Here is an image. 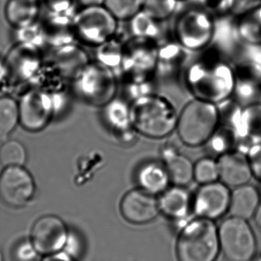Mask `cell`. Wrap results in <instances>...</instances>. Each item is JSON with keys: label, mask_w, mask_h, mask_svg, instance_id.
Listing matches in <instances>:
<instances>
[{"label": "cell", "mask_w": 261, "mask_h": 261, "mask_svg": "<svg viewBox=\"0 0 261 261\" xmlns=\"http://www.w3.org/2000/svg\"><path fill=\"white\" fill-rule=\"evenodd\" d=\"M260 202V192L254 186H240L231 191L228 213L234 217L248 220L254 217Z\"/></svg>", "instance_id": "obj_22"}, {"label": "cell", "mask_w": 261, "mask_h": 261, "mask_svg": "<svg viewBox=\"0 0 261 261\" xmlns=\"http://www.w3.org/2000/svg\"><path fill=\"white\" fill-rule=\"evenodd\" d=\"M42 261H75L64 253H55L49 254Z\"/></svg>", "instance_id": "obj_40"}, {"label": "cell", "mask_w": 261, "mask_h": 261, "mask_svg": "<svg viewBox=\"0 0 261 261\" xmlns=\"http://www.w3.org/2000/svg\"><path fill=\"white\" fill-rule=\"evenodd\" d=\"M220 251L228 261H251L257 251V239L248 220L231 217L219 228Z\"/></svg>", "instance_id": "obj_5"}, {"label": "cell", "mask_w": 261, "mask_h": 261, "mask_svg": "<svg viewBox=\"0 0 261 261\" xmlns=\"http://www.w3.org/2000/svg\"><path fill=\"white\" fill-rule=\"evenodd\" d=\"M206 144L209 150L219 156L238 150L239 138L234 128L229 125L220 124Z\"/></svg>", "instance_id": "obj_28"}, {"label": "cell", "mask_w": 261, "mask_h": 261, "mask_svg": "<svg viewBox=\"0 0 261 261\" xmlns=\"http://www.w3.org/2000/svg\"><path fill=\"white\" fill-rule=\"evenodd\" d=\"M124 44L112 38L101 45L100 59L107 67H120L124 55Z\"/></svg>", "instance_id": "obj_33"}, {"label": "cell", "mask_w": 261, "mask_h": 261, "mask_svg": "<svg viewBox=\"0 0 261 261\" xmlns=\"http://www.w3.org/2000/svg\"><path fill=\"white\" fill-rule=\"evenodd\" d=\"M160 153L161 160L168 170L172 185L187 187L194 180V164L176 144H164Z\"/></svg>", "instance_id": "obj_16"}, {"label": "cell", "mask_w": 261, "mask_h": 261, "mask_svg": "<svg viewBox=\"0 0 261 261\" xmlns=\"http://www.w3.org/2000/svg\"><path fill=\"white\" fill-rule=\"evenodd\" d=\"M231 189L221 182L200 185L193 196V210L199 218L216 220L229 210Z\"/></svg>", "instance_id": "obj_9"}, {"label": "cell", "mask_w": 261, "mask_h": 261, "mask_svg": "<svg viewBox=\"0 0 261 261\" xmlns=\"http://www.w3.org/2000/svg\"><path fill=\"white\" fill-rule=\"evenodd\" d=\"M260 260H261V257H260Z\"/></svg>", "instance_id": "obj_47"}, {"label": "cell", "mask_w": 261, "mask_h": 261, "mask_svg": "<svg viewBox=\"0 0 261 261\" xmlns=\"http://www.w3.org/2000/svg\"><path fill=\"white\" fill-rule=\"evenodd\" d=\"M144 0H104V6L117 20L130 19L142 10Z\"/></svg>", "instance_id": "obj_31"}, {"label": "cell", "mask_w": 261, "mask_h": 261, "mask_svg": "<svg viewBox=\"0 0 261 261\" xmlns=\"http://www.w3.org/2000/svg\"><path fill=\"white\" fill-rule=\"evenodd\" d=\"M67 240V228L57 216H43L32 227L31 242L39 254L49 255L58 252Z\"/></svg>", "instance_id": "obj_11"}, {"label": "cell", "mask_w": 261, "mask_h": 261, "mask_svg": "<svg viewBox=\"0 0 261 261\" xmlns=\"http://www.w3.org/2000/svg\"><path fill=\"white\" fill-rule=\"evenodd\" d=\"M195 55L176 41L159 44L156 70L157 81H182L184 71Z\"/></svg>", "instance_id": "obj_12"}, {"label": "cell", "mask_w": 261, "mask_h": 261, "mask_svg": "<svg viewBox=\"0 0 261 261\" xmlns=\"http://www.w3.org/2000/svg\"><path fill=\"white\" fill-rule=\"evenodd\" d=\"M220 251L219 228L212 220L198 217L179 233L176 245L179 261H216Z\"/></svg>", "instance_id": "obj_4"}, {"label": "cell", "mask_w": 261, "mask_h": 261, "mask_svg": "<svg viewBox=\"0 0 261 261\" xmlns=\"http://www.w3.org/2000/svg\"><path fill=\"white\" fill-rule=\"evenodd\" d=\"M220 124L218 105L193 98L179 113L176 132L182 144L199 147L207 144Z\"/></svg>", "instance_id": "obj_3"}, {"label": "cell", "mask_w": 261, "mask_h": 261, "mask_svg": "<svg viewBox=\"0 0 261 261\" xmlns=\"http://www.w3.org/2000/svg\"><path fill=\"white\" fill-rule=\"evenodd\" d=\"M219 181L230 189L250 184L252 173L246 153L234 150L220 155L217 158Z\"/></svg>", "instance_id": "obj_14"}, {"label": "cell", "mask_w": 261, "mask_h": 261, "mask_svg": "<svg viewBox=\"0 0 261 261\" xmlns=\"http://www.w3.org/2000/svg\"><path fill=\"white\" fill-rule=\"evenodd\" d=\"M84 7L88 6H102L104 5V0H78Z\"/></svg>", "instance_id": "obj_41"}, {"label": "cell", "mask_w": 261, "mask_h": 261, "mask_svg": "<svg viewBox=\"0 0 261 261\" xmlns=\"http://www.w3.org/2000/svg\"><path fill=\"white\" fill-rule=\"evenodd\" d=\"M5 74H6V70H5L4 66L2 64V63H0V82L4 77Z\"/></svg>", "instance_id": "obj_43"}, {"label": "cell", "mask_w": 261, "mask_h": 261, "mask_svg": "<svg viewBox=\"0 0 261 261\" xmlns=\"http://www.w3.org/2000/svg\"><path fill=\"white\" fill-rule=\"evenodd\" d=\"M130 29L133 38L148 40L156 42L161 35V29L158 20L140 10L130 19Z\"/></svg>", "instance_id": "obj_27"}, {"label": "cell", "mask_w": 261, "mask_h": 261, "mask_svg": "<svg viewBox=\"0 0 261 261\" xmlns=\"http://www.w3.org/2000/svg\"><path fill=\"white\" fill-rule=\"evenodd\" d=\"M49 105L42 96L32 93L23 98L19 116L23 126L29 130H39L49 119Z\"/></svg>", "instance_id": "obj_23"}, {"label": "cell", "mask_w": 261, "mask_h": 261, "mask_svg": "<svg viewBox=\"0 0 261 261\" xmlns=\"http://www.w3.org/2000/svg\"><path fill=\"white\" fill-rule=\"evenodd\" d=\"M254 221H255L256 225L261 230V202L256 211L255 214L254 216Z\"/></svg>", "instance_id": "obj_42"}, {"label": "cell", "mask_w": 261, "mask_h": 261, "mask_svg": "<svg viewBox=\"0 0 261 261\" xmlns=\"http://www.w3.org/2000/svg\"><path fill=\"white\" fill-rule=\"evenodd\" d=\"M0 261H3V255H2L1 251H0Z\"/></svg>", "instance_id": "obj_44"}, {"label": "cell", "mask_w": 261, "mask_h": 261, "mask_svg": "<svg viewBox=\"0 0 261 261\" xmlns=\"http://www.w3.org/2000/svg\"><path fill=\"white\" fill-rule=\"evenodd\" d=\"M106 117L116 138L124 144L134 142L138 133L132 123L130 102L113 99L107 104Z\"/></svg>", "instance_id": "obj_18"}, {"label": "cell", "mask_w": 261, "mask_h": 261, "mask_svg": "<svg viewBox=\"0 0 261 261\" xmlns=\"http://www.w3.org/2000/svg\"><path fill=\"white\" fill-rule=\"evenodd\" d=\"M38 13V0H9L5 9L8 22L17 29L36 22Z\"/></svg>", "instance_id": "obj_24"}, {"label": "cell", "mask_w": 261, "mask_h": 261, "mask_svg": "<svg viewBox=\"0 0 261 261\" xmlns=\"http://www.w3.org/2000/svg\"><path fill=\"white\" fill-rule=\"evenodd\" d=\"M44 3L52 13L64 14L72 7L73 0H44Z\"/></svg>", "instance_id": "obj_39"}, {"label": "cell", "mask_w": 261, "mask_h": 261, "mask_svg": "<svg viewBox=\"0 0 261 261\" xmlns=\"http://www.w3.org/2000/svg\"><path fill=\"white\" fill-rule=\"evenodd\" d=\"M26 149L18 141H8L0 147V163L4 167H21L26 162Z\"/></svg>", "instance_id": "obj_32"}, {"label": "cell", "mask_w": 261, "mask_h": 261, "mask_svg": "<svg viewBox=\"0 0 261 261\" xmlns=\"http://www.w3.org/2000/svg\"><path fill=\"white\" fill-rule=\"evenodd\" d=\"M234 0H198L203 7L218 12H231Z\"/></svg>", "instance_id": "obj_38"}, {"label": "cell", "mask_w": 261, "mask_h": 261, "mask_svg": "<svg viewBox=\"0 0 261 261\" xmlns=\"http://www.w3.org/2000/svg\"><path fill=\"white\" fill-rule=\"evenodd\" d=\"M19 118L16 102L9 97L0 98V139L6 138L15 128Z\"/></svg>", "instance_id": "obj_29"}, {"label": "cell", "mask_w": 261, "mask_h": 261, "mask_svg": "<svg viewBox=\"0 0 261 261\" xmlns=\"http://www.w3.org/2000/svg\"><path fill=\"white\" fill-rule=\"evenodd\" d=\"M253 178L261 182V141L254 143L246 152Z\"/></svg>", "instance_id": "obj_35"}, {"label": "cell", "mask_w": 261, "mask_h": 261, "mask_svg": "<svg viewBox=\"0 0 261 261\" xmlns=\"http://www.w3.org/2000/svg\"><path fill=\"white\" fill-rule=\"evenodd\" d=\"M235 87L234 99L242 106L254 102L253 100L260 91L261 68L252 62L234 64Z\"/></svg>", "instance_id": "obj_19"}, {"label": "cell", "mask_w": 261, "mask_h": 261, "mask_svg": "<svg viewBox=\"0 0 261 261\" xmlns=\"http://www.w3.org/2000/svg\"><path fill=\"white\" fill-rule=\"evenodd\" d=\"M37 253L32 242H24L15 248L14 257L17 261H33L36 257Z\"/></svg>", "instance_id": "obj_36"}, {"label": "cell", "mask_w": 261, "mask_h": 261, "mask_svg": "<svg viewBox=\"0 0 261 261\" xmlns=\"http://www.w3.org/2000/svg\"><path fill=\"white\" fill-rule=\"evenodd\" d=\"M75 34L91 44H101L113 38L117 19L102 6L84 7L73 18Z\"/></svg>", "instance_id": "obj_8"}, {"label": "cell", "mask_w": 261, "mask_h": 261, "mask_svg": "<svg viewBox=\"0 0 261 261\" xmlns=\"http://www.w3.org/2000/svg\"><path fill=\"white\" fill-rule=\"evenodd\" d=\"M138 187L159 196L172 185L167 167L162 160H151L141 164L136 173Z\"/></svg>", "instance_id": "obj_20"}, {"label": "cell", "mask_w": 261, "mask_h": 261, "mask_svg": "<svg viewBox=\"0 0 261 261\" xmlns=\"http://www.w3.org/2000/svg\"><path fill=\"white\" fill-rule=\"evenodd\" d=\"M193 99L219 105L234 97L235 67L218 54H196L182 77Z\"/></svg>", "instance_id": "obj_1"}, {"label": "cell", "mask_w": 261, "mask_h": 261, "mask_svg": "<svg viewBox=\"0 0 261 261\" xmlns=\"http://www.w3.org/2000/svg\"><path fill=\"white\" fill-rule=\"evenodd\" d=\"M89 74V93L97 104L107 105L115 99L117 81L111 68L104 65L95 66Z\"/></svg>", "instance_id": "obj_21"}, {"label": "cell", "mask_w": 261, "mask_h": 261, "mask_svg": "<svg viewBox=\"0 0 261 261\" xmlns=\"http://www.w3.org/2000/svg\"><path fill=\"white\" fill-rule=\"evenodd\" d=\"M35 184L27 170L20 166L8 167L0 175V199L10 206H24L33 196Z\"/></svg>", "instance_id": "obj_10"}, {"label": "cell", "mask_w": 261, "mask_h": 261, "mask_svg": "<svg viewBox=\"0 0 261 261\" xmlns=\"http://www.w3.org/2000/svg\"><path fill=\"white\" fill-rule=\"evenodd\" d=\"M214 33L212 18L202 9L185 11L175 25L176 41L194 54L201 53L208 47Z\"/></svg>", "instance_id": "obj_6"}, {"label": "cell", "mask_w": 261, "mask_h": 261, "mask_svg": "<svg viewBox=\"0 0 261 261\" xmlns=\"http://www.w3.org/2000/svg\"><path fill=\"white\" fill-rule=\"evenodd\" d=\"M120 208L124 219L135 225L150 223L160 213L157 196L139 187L124 195Z\"/></svg>", "instance_id": "obj_13"}, {"label": "cell", "mask_w": 261, "mask_h": 261, "mask_svg": "<svg viewBox=\"0 0 261 261\" xmlns=\"http://www.w3.org/2000/svg\"><path fill=\"white\" fill-rule=\"evenodd\" d=\"M260 91H261V81H260Z\"/></svg>", "instance_id": "obj_46"}, {"label": "cell", "mask_w": 261, "mask_h": 261, "mask_svg": "<svg viewBox=\"0 0 261 261\" xmlns=\"http://www.w3.org/2000/svg\"><path fill=\"white\" fill-rule=\"evenodd\" d=\"M178 1H183V0H178Z\"/></svg>", "instance_id": "obj_45"}, {"label": "cell", "mask_w": 261, "mask_h": 261, "mask_svg": "<svg viewBox=\"0 0 261 261\" xmlns=\"http://www.w3.org/2000/svg\"><path fill=\"white\" fill-rule=\"evenodd\" d=\"M260 6L261 0H234L231 12L240 17Z\"/></svg>", "instance_id": "obj_37"}, {"label": "cell", "mask_w": 261, "mask_h": 261, "mask_svg": "<svg viewBox=\"0 0 261 261\" xmlns=\"http://www.w3.org/2000/svg\"><path fill=\"white\" fill-rule=\"evenodd\" d=\"M236 32L239 39L250 46H261V6L239 17Z\"/></svg>", "instance_id": "obj_25"}, {"label": "cell", "mask_w": 261, "mask_h": 261, "mask_svg": "<svg viewBox=\"0 0 261 261\" xmlns=\"http://www.w3.org/2000/svg\"><path fill=\"white\" fill-rule=\"evenodd\" d=\"M43 36L53 41H68L75 33L73 19L64 14L52 13L41 24Z\"/></svg>", "instance_id": "obj_26"}, {"label": "cell", "mask_w": 261, "mask_h": 261, "mask_svg": "<svg viewBox=\"0 0 261 261\" xmlns=\"http://www.w3.org/2000/svg\"><path fill=\"white\" fill-rule=\"evenodd\" d=\"M194 180L199 185L211 184L219 180L217 159L205 156L194 164Z\"/></svg>", "instance_id": "obj_30"}, {"label": "cell", "mask_w": 261, "mask_h": 261, "mask_svg": "<svg viewBox=\"0 0 261 261\" xmlns=\"http://www.w3.org/2000/svg\"><path fill=\"white\" fill-rule=\"evenodd\" d=\"M193 199L186 187L171 185L158 198L159 211L170 220L181 222L193 210Z\"/></svg>", "instance_id": "obj_17"}, {"label": "cell", "mask_w": 261, "mask_h": 261, "mask_svg": "<svg viewBox=\"0 0 261 261\" xmlns=\"http://www.w3.org/2000/svg\"><path fill=\"white\" fill-rule=\"evenodd\" d=\"M178 0H144L143 10L155 19H167L177 10Z\"/></svg>", "instance_id": "obj_34"}, {"label": "cell", "mask_w": 261, "mask_h": 261, "mask_svg": "<svg viewBox=\"0 0 261 261\" xmlns=\"http://www.w3.org/2000/svg\"><path fill=\"white\" fill-rule=\"evenodd\" d=\"M233 128L239 138L238 150L246 153L248 149L261 139V102L242 106Z\"/></svg>", "instance_id": "obj_15"}, {"label": "cell", "mask_w": 261, "mask_h": 261, "mask_svg": "<svg viewBox=\"0 0 261 261\" xmlns=\"http://www.w3.org/2000/svg\"><path fill=\"white\" fill-rule=\"evenodd\" d=\"M259 261H261V260H259Z\"/></svg>", "instance_id": "obj_48"}, {"label": "cell", "mask_w": 261, "mask_h": 261, "mask_svg": "<svg viewBox=\"0 0 261 261\" xmlns=\"http://www.w3.org/2000/svg\"><path fill=\"white\" fill-rule=\"evenodd\" d=\"M132 123L138 135L150 139L167 138L176 132L179 113L171 100L156 93L130 102Z\"/></svg>", "instance_id": "obj_2"}, {"label": "cell", "mask_w": 261, "mask_h": 261, "mask_svg": "<svg viewBox=\"0 0 261 261\" xmlns=\"http://www.w3.org/2000/svg\"><path fill=\"white\" fill-rule=\"evenodd\" d=\"M158 48L159 44L154 41L135 38L124 44L120 67L123 80H156Z\"/></svg>", "instance_id": "obj_7"}]
</instances>
